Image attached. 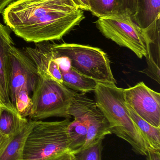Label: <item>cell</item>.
Instances as JSON below:
<instances>
[{
    "label": "cell",
    "mask_w": 160,
    "mask_h": 160,
    "mask_svg": "<svg viewBox=\"0 0 160 160\" xmlns=\"http://www.w3.org/2000/svg\"><path fill=\"white\" fill-rule=\"evenodd\" d=\"M2 15L16 35L35 44L60 40L85 18L69 0H17Z\"/></svg>",
    "instance_id": "cell-1"
},
{
    "label": "cell",
    "mask_w": 160,
    "mask_h": 160,
    "mask_svg": "<svg viewBox=\"0 0 160 160\" xmlns=\"http://www.w3.org/2000/svg\"><path fill=\"white\" fill-rule=\"evenodd\" d=\"M123 91L116 84L98 83L95 101L108 120L111 133L127 142L137 155L146 156L147 145L131 118Z\"/></svg>",
    "instance_id": "cell-2"
},
{
    "label": "cell",
    "mask_w": 160,
    "mask_h": 160,
    "mask_svg": "<svg viewBox=\"0 0 160 160\" xmlns=\"http://www.w3.org/2000/svg\"><path fill=\"white\" fill-rule=\"evenodd\" d=\"M8 52L9 98L14 109L26 118L32 113V96L39 75L35 65L23 50L14 45Z\"/></svg>",
    "instance_id": "cell-3"
},
{
    "label": "cell",
    "mask_w": 160,
    "mask_h": 160,
    "mask_svg": "<svg viewBox=\"0 0 160 160\" xmlns=\"http://www.w3.org/2000/svg\"><path fill=\"white\" fill-rule=\"evenodd\" d=\"M54 58L67 59L70 66L80 74L98 83L116 84L108 55L95 47L77 44H50Z\"/></svg>",
    "instance_id": "cell-4"
},
{
    "label": "cell",
    "mask_w": 160,
    "mask_h": 160,
    "mask_svg": "<svg viewBox=\"0 0 160 160\" xmlns=\"http://www.w3.org/2000/svg\"><path fill=\"white\" fill-rule=\"evenodd\" d=\"M70 118L54 122L38 121L26 137L22 160H48L69 152L67 129Z\"/></svg>",
    "instance_id": "cell-5"
},
{
    "label": "cell",
    "mask_w": 160,
    "mask_h": 160,
    "mask_svg": "<svg viewBox=\"0 0 160 160\" xmlns=\"http://www.w3.org/2000/svg\"><path fill=\"white\" fill-rule=\"evenodd\" d=\"M96 25L104 37L129 49L138 58L147 57L151 42L144 30L127 12H116L99 18Z\"/></svg>",
    "instance_id": "cell-6"
},
{
    "label": "cell",
    "mask_w": 160,
    "mask_h": 160,
    "mask_svg": "<svg viewBox=\"0 0 160 160\" xmlns=\"http://www.w3.org/2000/svg\"><path fill=\"white\" fill-rule=\"evenodd\" d=\"M32 96V113L29 119L39 121L57 117L70 118L68 111L75 91L49 76L39 75Z\"/></svg>",
    "instance_id": "cell-7"
},
{
    "label": "cell",
    "mask_w": 160,
    "mask_h": 160,
    "mask_svg": "<svg viewBox=\"0 0 160 160\" xmlns=\"http://www.w3.org/2000/svg\"><path fill=\"white\" fill-rule=\"evenodd\" d=\"M68 114L71 117L82 118L87 124L86 141L82 149L112 134L107 118L95 101L89 98L85 93L74 92Z\"/></svg>",
    "instance_id": "cell-8"
},
{
    "label": "cell",
    "mask_w": 160,
    "mask_h": 160,
    "mask_svg": "<svg viewBox=\"0 0 160 160\" xmlns=\"http://www.w3.org/2000/svg\"><path fill=\"white\" fill-rule=\"evenodd\" d=\"M127 106L152 126L160 128V94L143 82L124 89Z\"/></svg>",
    "instance_id": "cell-9"
},
{
    "label": "cell",
    "mask_w": 160,
    "mask_h": 160,
    "mask_svg": "<svg viewBox=\"0 0 160 160\" xmlns=\"http://www.w3.org/2000/svg\"><path fill=\"white\" fill-rule=\"evenodd\" d=\"M10 33L9 28L0 22V106L18 113L13 107L9 98L8 51L10 47L14 45Z\"/></svg>",
    "instance_id": "cell-10"
},
{
    "label": "cell",
    "mask_w": 160,
    "mask_h": 160,
    "mask_svg": "<svg viewBox=\"0 0 160 160\" xmlns=\"http://www.w3.org/2000/svg\"><path fill=\"white\" fill-rule=\"evenodd\" d=\"M134 22L149 38L160 34V0H136Z\"/></svg>",
    "instance_id": "cell-11"
},
{
    "label": "cell",
    "mask_w": 160,
    "mask_h": 160,
    "mask_svg": "<svg viewBox=\"0 0 160 160\" xmlns=\"http://www.w3.org/2000/svg\"><path fill=\"white\" fill-rule=\"evenodd\" d=\"M23 51L35 65L39 75L49 76L63 84L59 64L52 55L48 42L37 43L35 48L27 47Z\"/></svg>",
    "instance_id": "cell-12"
},
{
    "label": "cell",
    "mask_w": 160,
    "mask_h": 160,
    "mask_svg": "<svg viewBox=\"0 0 160 160\" xmlns=\"http://www.w3.org/2000/svg\"><path fill=\"white\" fill-rule=\"evenodd\" d=\"M59 64L63 84L70 89L82 93L95 91L98 82L87 78L76 71L70 66H67L65 59L54 58Z\"/></svg>",
    "instance_id": "cell-13"
},
{
    "label": "cell",
    "mask_w": 160,
    "mask_h": 160,
    "mask_svg": "<svg viewBox=\"0 0 160 160\" xmlns=\"http://www.w3.org/2000/svg\"><path fill=\"white\" fill-rule=\"evenodd\" d=\"M29 118L22 117L19 114L0 107V133L8 137L17 135L23 130Z\"/></svg>",
    "instance_id": "cell-14"
},
{
    "label": "cell",
    "mask_w": 160,
    "mask_h": 160,
    "mask_svg": "<svg viewBox=\"0 0 160 160\" xmlns=\"http://www.w3.org/2000/svg\"><path fill=\"white\" fill-rule=\"evenodd\" d=\"M37 122L29 119L23 130L11 137L5 148L0 154V160H22L23 149L25 139Z\"/></svg>",
    "instance_id": "cell-15"
},
{
    "label": "cell",
    "mask_w": 160,
    "mask_h": 160,
    "mask_svg": "<svg viewBox=\"0 0 160 160\" xmlns=\"http://www.w3.org/2000/svg\"><path fill=\"white\" fill-rule=\"evenodd\" d=\"M127 107L131 118L140 131L147 148L160 152V128L152 126Z\"/></svg>",
    "instance_id": "cell-16"
},
{
    "label": "cell",
    "mask_w": 160,
    "mask_h": 160,
    "mask_svg": "<svg viewBox=\"0 0 160 160\" xmlns=\"http://www.w3.org/2000/svg\"><path fill=\"white\" fill-rule=\"evenodd\" d=\"M87 126L82 118L74 117L68 127L67 135L70 153L76 155L83 147L86 141Z\"/></svg>",
    "instance_id": "cell-17"
},
{
    "label": "cell",
    "mask_w": 160,
    "mask_h": 160,
    "mask_svg": "<svg viewBox=\"0 0 160 160\" xmlns=\"http://www.w3.org/2000/svg\"><path fill=\"white\" fill-rule=\"evenodd\" d=\"M90 12L98 18L116 13V0H89Z\"/></svg>",
    "instance_id": "cell-18"
},
{
    "label": "cell",
    "mask_w": 160,
    "mask_h": 160,
    "mask_svg": "<svg viewBox=\"0 0 160 160\" xmlns=\"http://www.w3.org/2000/svg\"><path fill=\"white\" fill-rule=\"evenodd\" d=\"M100 139L75 155L76 160H102V142Z\"/></svg>",
    "instance_id": "cell-19"
},
{
    "label": "cell",
    "mask_w": 160,
    "mask_h": 160,
    "mask_svg": "<svg viewBox=\"0 0 160 160\" xmlns=\"http://www.w3.org/2000/svg\"><path fill=\"white\" fill-rule=\"evenodd\" d=\"M136 9V0H116V13L127 12L132 18Z\"/></svg>",
    "instance_id": "cell-20"
},
{
    "label": "cell",
    "mask_w": 160,
    "mask_h": 160,
    "mask_svg": "<svg viewBox=\"0 0 160 160\" xmlns=\"http://www.w3.org/2000/svg\"><path fill=\"white\" fill-rule=\"evenodd\" d=\"M76 7L83 11H90L89 0H72Z\"/></svg>",
    "instance_id": "cell-21"
},
{
    "label": "cell",
    "mask_w": 160,
    "mask_h": 160,
    "mask_svg": "<svg viewBox=\"0 0 160 160\" xmlns=\"http://www.w3.org/2000/svg\"><path fill=\"white\" fill-rule=\"evenodd\" d=\"M146 157L147 160H160V152L148 148Z\"/></svg>",
    "instance_id": "cell-22"
},
{
    "label": "cell",
    "mask_w": 160,
    "mask_h": 160,
    "mask_svg": "<svg viewBox=\"0 0 160 160\" xmlns=\"http://www.w3.org/2000/svg\"><path fill=\"white\" fill-rule=\"evenodd\" d=\"M11 137H8L0 133V154L7 145Z\"/></svg>",
    "instance_id": "cell-23"
},
{
    "label": "cell",
    "mask_w": 160,
    "mask_h": 160,
    "mask_svg": "<svg viewBox=\"0 0 160 160\" xmlns=\"http://www.w3.org/2000/svg\"><path fill=\"white\" fill-rule=\"evenodd\" d=\"M70 153L69 152L62 153L48 160H70Z\"/></svg>",
    "instance_id": "cell-24"
},
{
    "label": "cell",
    "mask_w": 160,
    "mask_h": 160,
    "mask_svg": "<svg viewBox=\"0 0 160 160\" xmlns=\"http://www.w3.org/2000/svg\"><path fill=\"white\" fill-rule=\"evenodd\" d=\"M17 0H0V14H2L5 8L11 3Z\"/></svg>",
    "instance_id": "cell-25"
},
{
    "label": "cell",
    "mask_w": 160,
    "mask_h": 160,
    "mask_svg": "<svg viewBox=\"0 0 160 160\" xmlns=\"http://www.w3.org/2000/svg\"><path fill=\"white\" fill-rule=\"evenodd\" d=\"M70 160H76L75 155L72 153H70Z\"/></svg>",
    "instance_id": "cell-26"
},
{
    "label": "cell",
    "mask_w": 160,
    "mask_h": 160,
    "mask_svg": "<svg viewBox=\"0 0 160 160\" xmlns=\"http://www.w3.org/2000/svg\"><path fill=\"white\" fill-rule=\"evenodd\" d=\"M0 107H1V106H0Z\"/></svg>",
    "instance_id": "cell-27"
}]
</instances>
